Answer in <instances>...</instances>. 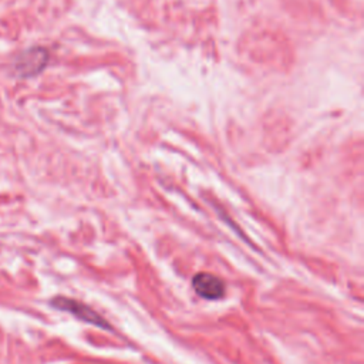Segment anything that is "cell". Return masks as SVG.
I'll use <instances>...</instances> for the list:
<instances>
[{
  "label": "cell",
  "mask_w": 364,
  "mask_h": 364,
  "mask_svg": "<svg viewBox=\"0 0 364 364\" xmlns=\"http://www.w3.org/2000/svg\"><path fill=\"white\" fill-rule=\"evenodd\" d=\"M47 58L49 54L44 49L27 50L16 60V72L23 77L36 76L46 67Z\"/></svg>",
  "instance_id": "cell-1"
},
{
  "label": "cell",
  "mask_w": 364,
  "mask_h": 364,
  "mask_svg": "<svg viewBox=\"0 0 364 364\" xmlns=\"http://www.w3.org/2000/svg\"><path fill=\"white\" fill-rule=\"evenodd\" d=\"M53 306H56L60 311H66V312L77 316L78 319H81L84 322L93 323V324L100 326V327H110L99 313H96L93 309H90L88 306L83 305V303H80V301L66 299V297H57V299L53 300Z\"/></svg>",
  "instance_id": "cell-2"
},
{
  "label": "cell",
  "mask_w": 364,
  "mask_h": 364,
  "mask_svg": "<svg viewBox=\"0 0 364 364\" xmlns=\"http://www.w3.org/2000/svg\"><path fill=\"white\" fill-rule=\"evenodd\" d=\"M195 293L206 300H217L225 295V283L210 273H198L192 279Z\"/></svg>",
  "instance_id": "cell-3"
}]
</instances>
